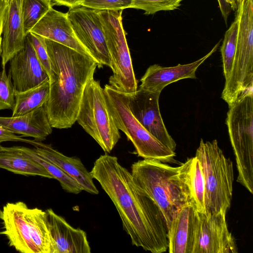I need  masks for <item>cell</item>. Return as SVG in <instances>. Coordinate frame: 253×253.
<instances>
[{
	"instance_id": "cell-1",
	"label": "cell",
	"mask_w": 253,
	"mask_h": 253,
	"mask_svg": "<svg viewBox=\"0 0 253 253\" xmlns=\"http://www.w3.org/2000/svg\"><path fill=\"white\" fill-rule=\"evenodd\" d=\"M90 173L113 203L132 244L152 253L166 252L168 229L163 213L118 158L101 155Z\"/></svg>"
},
{
	"instance_id": "cell-2",
	"label": "cell",
	"mask_w": 253,
	"mask_h": 253,
	"mask_svg": "<svg viewBox=\"0 0 253 253\" xmlns=\"http://www.w3.org/2000/svg\"><path fill=\"white\" fill-rule=\"evenodd\" d=\"M50 63L49 93L44 104L52 127L68 128L76 122L85 87L97 62L90 56L45 39Z\"/></svg>"
},
{
	"instance_id": "cell-3",
	"label": "cell",
	"mask_w": 253,
	"mask_h": 253,
	"mask_svg": "<svg viewBox=\"0 0 253 253\" xmlns=\"http://www.w3.org/2000/svg\"><path fill=\"white\" fill-rule=\"evenodd\" d=\"M131 169L133 181L157 205L168 229L181 208L193 205L181 165L173 167L159 161L143 159L134 162Z\"/></svg>"
},
{
	"instance_id": "cell-4",
	"label": "cell",
	"mask_w": 253,
	"mask_h": 253,
	"mask_svg": "<svg viewBox=\"0 0 253 253\" xmlns=\"http://www.w3.org/2000/svg\"><path fill=\"white\" fill-rule=\"evenodd\" d=\"M200 162L205 182L207 216L222 211L226 213L231 206L234 170L215 139L204 142L201 139L195 156Z\"/></svg>"
},
{
	"instance_id": "cell-5",
	"label": "cell",
	"mask_w": 253,
	"mask_h": 253,
	"mask_svg": "<svg viewBox=\"0 0 253 253\" xmlns=\"http://www.w3.org/2000/svg\"><path fill=\"white\" fill-rule=\"evenodd\" d=\"M226 123L235 156L237 181L253 193V88L243 92L229 107Z\"/></svg>"
},
{
	"instance_id": "cell-6",
	"label": "cell",
	"mask_w": 253,
	"mask_h": 253,
	"mask_svg": "<svg viewBox=\"0 0 253 253\" xmlns=\"http://www.w3.org/2000/svg\"><path fill=\"white\" fill-rule=\"evenodd\" d=\"M109 108L119 130L133 144L137 156L145 160L169 162L175 156L171 150L152 134L137 121L130 111L125 93L109 84L104 86Z\"/></svg>"
},
{
	"instance_id": "cell-7",
	"label": "cell",
	"mask_w": 253,
	"mask_h": 253,
	"mask_svg": "<svg viewBox=\"0 0 253 253\" xmlns=\"http://www.w3.org/2000/svg\"><path fill=\"white\" fill-rule=\"evenodd\" d=\"M76 121L106 153L111 152L121 138L104 88L94 78L85 87Z\"/></svg>"
},
{
	"instance_id": "cell-8",
	"label": "cell",
	"mask_w": 253,
	"mask_h": 253,
	"mask_svg": "<svg viewBox=\"0 0 253 253\" xmlns=\"http://www.w3.org/2000/svg\"><path fill=\"white\" fill-rule=\"evenodd\" d=\"M111 60L109 85L129 93L137 90L129 50L122 24L123 10H98Z\"/></svg>"
},
{
	"instance_id": "cell-9",
	"label": "cell",
	"mask_w": 253,
	"mask_h": 253,
	"mask_svg": "<svg viewBox=\"0 0 253 253\" xmlns=\"http://www.w3.org/2000/svg\"><path fill=\"white\" fill-rule=\"evenodd\" d=\"M74 33L97 67H111V60L98 10L79 5L66 13Z\"/></svg>"
},
{
	"instance_id": "cell-10",
	"label": "cell",
	"mask_w": 253,
	"mask_h": 253,
	"mask_svg": "<svg viewBox=\"0 0 253 253\" xmlns=\"http://www.w3.org/2000/svg\"><path fill=\"white\" fill-rule=\"evenodd\" d=\"M226 213L196 212L192 253H237L235 239L229 231Z\"/></svg>"
},
{
	"instance_id": "cell-11",
	"label": "cell",
	"mask_w": 253,
	"mask_h": 253,
	"mask_svg": "<svg viewBox=\"0 0 253 253\" xmlns=\"http://www.w3.org/2000/svg\"><path fill=\"white\" fill-rule=\"evenodd\" d=\"M160 93L139 88L126 94L129 109L137 121L160 142L174 151L176 143L169 133L160 111Z\"/></svg>"
},
{
	"instance_id": "cell-12",
	"label": "cell",
	"mask_w": 253,
	"mask_h": 253,
	"mask_svg": "<svg viewBox=\"0 0 253 253\" xmlns=\"http://www.w3.org/2000/svg\"><path fill=\"white\" fill-rule=\"evenodd\" d=\"M27 205L21 201L8 203L0 209L3 225L0 235L8 240V245L21 253H39L30 235L26 217Z\"/></svg>"
},
{
	"instance_id": "cell-13",
	"label": "cell",
	"mask_w": 253,
	"mask_h": 253,
	"mask_svg": "<svg viewBox=\"0 0 253 253\" xmlns=\"http://www.w3.org/2000/svg\"><path fill=\"white\" fill-rule=\"evenodd\" d=\"M9 61L8 74L15 91L27 90L49 80L27 36L24 47Z\"/></svg>"
},
{
	"instance_id": "cell-14",
	"label": "cell",
	"mask_w": 253,
	"mask_h": 253,
	"mask_svg": "<svg viewBox=\"0 0 253 253\" xmlns=\"http://www.w3.org/2000/svg\"><path fill=\"white\" fill-rule=\"evenodd\" d=\"M45 221L52 243V253H90L85 232L71 226L51 209L45 211Z\"/></svg>"
},
{
	"instance_id": "cell-15",
	"label": "cell",
	"mask_w": 253,
	"mask_h": 253,
	"mask_svg": "<svg viewBox=\"0 0 253 253\" xmlns=\"http://www.w3.org/2000/svg\"><path fill=\"white\" fill-rule=\"evenodd\" d=\"M220 41L206 55L186 64L164 67L158 64L150 66L140 79L139 88L152 92H161L169 84L184 79H196L198 67L217 49Z\"/></svg>"
},
{
	"instance_id": "cell-16",
	"label": "cell",
	"mask_w": 253,
	"mask_h": 253,
	"mask_svg": "<svg viewBox=\"0 0 253 253\" xmlns=\"http://www.w3.org/2000/svg\"><path fill=\"white\" fill-rule=\"evenodd\" d=\"M30 32L90 56L77 39L67 13L56 10L52 7L49 8Z\"/></svg>"
},
{
	"instance_id": "cell-17",
	"label": "cell",
	"mask_w": 253,
	"mask_h": 253,
	"mask_svg": "<svg viewBox=\"0 0 253 253\" xmlns=\"http://www.w3.org/2000/svg\"><path fill=\"white\" fill-rule=\"evenodd\" d=\"M22 0H8L5 13L2 33L1 66L4 68L8 61L25 46V35L21 15Z\"/></svg>"
},
{
	"instance_id": "cell-18",
	"label": "cell",
	"mask_w": 253,
	"mask_h": 253,
	"mask_svg": "<svg viewBox=\"0 0 253 253\" xmlns=\"http://www.w3.org/2000/svg\"><path fill=\"white\" fill-rule=\"evenodd\" d=\"M196 210L188 204L176 213L168 227L169 253H192L194 246Z\"/></svg>"
},
{
	"instance_id": "cell-19",
	"label": "cell",
	"mask_w": 253,
	"mask_h": 253,
	"mask_svg": "<svg viewBox=\"0 0 253 253\" xmlns=\"http://www.w3.org/2000/svg\"><path fill=\"white\" fill-rule=\"evenodd\" d=\"M0 126L14 133L42 141L52 132L44 106L16 117H0Z\"/></svg>"
},
{
	"instance_id": "cell-20",
	"label": "cell",
	"mask_w": 253,
	"mask_h": 253,
	"mask_svg": "<svg viewBox=\"0 0 253 253\" xmlns=\"http://www.w3.org/2000/svg\"><path fill=\"white\" fill-rule=\"evenodd\" d=\"M35 149L40 155L50 161L75 179L83 190L91 194L99 193L90 172L79 159L66 156L53 149L50 144L43 143Z\"/></svg>"
},
{
	"instance_id": "cell-21",
	"label": "cell",
	"mask_w": 253,
	"mask_h": 253,
	"mask_svg": "<svg viewBox=\"0 0 253 253\" xmlns=\"http://www.w3.org/2000/svg\"><path fill=\"white\" fill-rule=\"evenodd\" d=\"M0 168L18 174L53 178L42 166L24 151L22 146L0 145Z\"/></svg>"
},
{
	"instance_id": "cell-22",
	"label": "cell",
	"mask_w": 253,
	"mask_h": 253,
	"mask_svg": "<svg viewBox=\"0 0 253 253\" xmlns=\"http://www.w3.org/2000/svg\"><path fill=\"white\" fill-rule=\"evenodd\" d=\"M181 166L194 207L207 215L205 182L200 162L194 157L188 159Z\"/></svg>"
},
{
	"instance_id": "cell-23",
	"label": "cell",
	"mask_w": 253,
	"mask_h": 253,
	"mask_svg": "<svg viewBox=\"0 0 253 253\" xmlns=\"http://www.w3.org/2000/svg\"><path fill=\"white\" fill-rule=\"evenodd\" d=\"M49 93V80L27 90L15 91V105L12 110V116L23 115L43 106L48 100Z\"/></svg>"
},
{
	"instance_id": "cell-24",
	"label": "cell",
	"mask_w": 253,
	"mask_h": 253,
	"mask_svg": "<svg viewBox=\"0 0 253 253\" xmlns=\"http://www.w3.org/2000/svg\"><path fill=\"white\" fill-rule=\"evenodd\" d=\"M45 214V211L40 209L28 208L26 217L31 239L39 253H52V243Z\"/></svg>"
},
{
	"instance_id": "cell-25",
	"label": "cell",
	"mask_w": 253,
	"mask_h": 253,
	"mask_svg": "<svg viewBox=\"0 0 253 253\" xmlns=\"http://www.w3.org/2000/svg\"><path fill=\"white\" fill-rule=\"evenodd\" d=\"M24 151L34 161L42 166L53 177L57 180L62 189L67 192L77 194L83 191L80 185L49 160L40 155L35 148L22 146Z\"/></svg>"
},
{
	"instance_id": "cell-26",
	"label": "cell",
	"mask_w": 253,
	"mask_h": 253,
	"mask_svg": "<svg viewBox=\"0 0 253 253\" xmlns=\"http://www.w3.org/2000/svg\"><path fill=\"white\" fill-rule=\"evenodd\" d=\"M51 7L46 0H22L21 15L26 36Z\"/></svg>"
},
{
	"instance_id": "cell-27",
	"label": "cell",
	"mask_w": 253,
	"mask_h": 253,
	"mask_svg": "<svg viewBox=\"0 0 253 253\" xmlns=\"http://www.w3.org/2000/svg\"><path fill=\"white\" fill-rule=\"evenodd\" d=\"M238 29V17L236 14L234 21L225 32L220 49L225 80L229 75L236 51Z\"/></svg>"
},
{
	"instance_id": "cell-28",
	"label": "cell",
	"mask_w": 253,
	"mask_h": 253,
	"mask_svg": "<svg viewBox=\"0 0 253 253\" xmlns=\"http://www.w3.org/2000/svg\"><path fill=\"white\" fill-rule=\"evenodd\" d=\"M183 0H132L130 8L141 9L144 14H153L160 11H169L178 8Z\"/></svg>"
},
{
	"instance_id": "cell-29",
	"label": "cell",
	"mask_w": 253,
	"mask_h": 253,
	"mask_svg": "<svg viewBox=\"0 0 253 253\" xmlns=\"http://www.w3.org/2000/svg\"><path fill=\"white\" fill-rule=\"evenodd\" d=\"M15 90L9 74L4 68L0 71V110H12L15 105Z\"/></svg>"
},
{
	"instance_id": "cell-30",
	"label": "cell",
	"mask_w": 253,
	"mask_h": 253,
	"mask_svg": "<svg viewBox=\"0 0 253 253\" xmlns=\"http://www.w3.org/2000/svg\"><path fill=\"white\" fill-rule=\"evenodd\" d=\"M37 58L48 76L50 73V63L47 51L45 38L30 32L28 35Z\"/></svg>"
},
{
	"instance_id": "cell-31",
	"label": "cell",
	"mask_w": 253,
	"mask_h": 253,
	"mask_svg": "<svg viewBox=\"0 0 253 253\" xmlns=\"http://www.w3.org/2000/svg\"><path fill=\"white\" fill-rule=\"evenodd\" d=\"M132 0H83L80 5L96 10H123L130 8Z\"/></svg>"
},
{
	"instance_id": "cell-32",
	"label": "cell",
	"mask_w": 253,
	"mask_h": 253,
	"mask_svg": "<svg viewBox=\"0 0 253 253\" xmlns=\"http://www.w3.org/2000/svg\"><path fill=\"white\" fill-rule=\"evenodd\" d=\"M22 136L17 135L15 133L0 126V144L5 141H19L30 144L35 147L41 146L43 144L41 141L26 139Z\"/></svg>"
},
{
	"instance_id": "cell-33",
	"label": "cell",
	"mask_w": 253,
	"mask_h": 253,
	"mask_svg": "<svg viewBox=\"0 0 253 253\" xmlns=\"http://www.w3.org/2000/svg\"><path fill=\"white\" fill-rule=\"evenodd\" d=\"M221 15L227 24L228 16L231 12L237 10V7L233 0H217Z\"/></svg>"
},
{
	"instance_id": "cell-34",
	"label": "cell",
	"mask_w": 253,
	"mask_h": 253,
	"mask_svg": "<svg viewBox=\"0 0 253 253\" xmlns=\"http://www.w3.org/2000/svg\"><path fill=\"white\" fill-rule=\"evenodd\" d=\"M83 0H54V5H62L72 8L80 5Z\"/></svg>"
},
{
	"instance_id": "cell-35",
	"label": "cell",
	"mask_w": 253,
	"mask_h": 253,
	"mask_svg": "<svg viewBox=\"0 0 253 253\" xmlns=\"http://www.w3.org/2000/svg\"><path fill=\"white\" fill-rule=\"evenodd\" d=\"M7 3L8 1L0 0V36H1L2 33L3 21Z\"/></svg>"
},
{
	"instance_id": "cell-36",
	"label": "cell",
	"mask_w": 253,
	"mask_h": 253,
	"mask_svg": "<svg viewBox=\"0 0 253 253\" xmlns=\"http://www.w3.org/2000/svg\"><path fill=\"white\" fill-rule=\"evenodd\" d=\"M235 4V5H236V6L238 7V6L239 5L240 3L241 2V1L243 0H233Z\"/></svg>"
},
{
	"instance_id": "cell-37",
	"label": "cell",
	"mask_w": 253,
	"mask_h": 253,
	"mask_svg": "<svg viewBox=\"0 0 253 253\" xmlns=\"http://www.w3.org/2000/svg\"><path fill=\"white\" fill-rule=\"evenodd\" d=\"M2 39L1 36H0V56L1 55L2 53Z\"/></svg>"
},
{
	"instance_id": "cell-38",
	"label": "cell",
	"mask_w": 253,
	"mask_h": 253,
	"mask_svg": "<svg viewBox=\"0 0 253 253\" xmlns=\"http://www.w3.org/2000/svg\"><path fill=\"white\" fill-rule=\"evenodd\" d=\"M47 1H48L52 6L54 5V0H46Z\"/></svg>"
},
{
	"instance_id": "cell-39",
	"label": "cell",
	"mask_w": 253,
	"mask_h": 253,
	"mask_svg": "<svg viewBox=\"0 0 253 253\" xmlns=\"http://www.w3.org/2000/svg\"><path fill=\"white\" fill-rule=\"evenodd\" d=\"M5 0V1H8V0Z\"/></svg>"
}]
</instances>
